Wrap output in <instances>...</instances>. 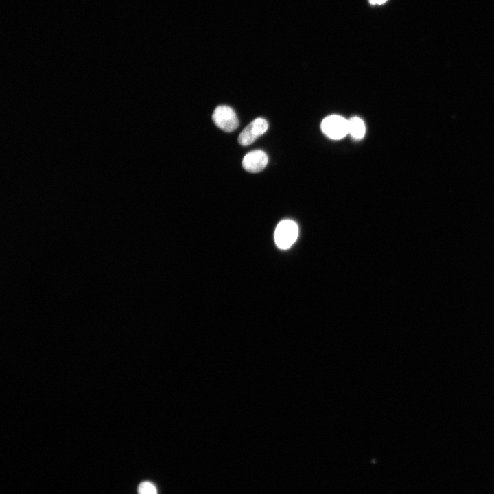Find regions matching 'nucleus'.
Returning <instances> with one entry per match:
<instances>
[{"label": "nucleus", "instance_id": "nucleus-1", "mask_svg": "<svg viewBox=\"0 0 494 494\" xmlns=\"http://www.w3.org/2000/svg\"><path fill=\"white\" fill-rule=\"evenodd\" d=\"M298 235L296 223L291 220H283L277 224L274 231L275 244L280 249H287L295 242Z\"/></svg>", "mask_w": 494, "mask_h": 494}, {"label": "nucleus", "instance_id": "nucleus-7", "mask_svg": "<svg viewBox=\"0 0 494 494\" xmlns=\"http://www.w3.org/2000/svg\"><path fill=\"white\" fill-rule=\"evenodd\" d=\"M139 494H157L155 486L150 482H141L138 487Z\"/></svg>", "mask_w": 494, "mask_h": 494}, {"label": "nucleus", "instance_id": "nucleus-5", "mask_svg": "<svg viewBox=\"0 0 494 494\" xmlns=\"http://www.w3.org/2000/svg\"><path fill=\"white\" fill-rule=\"evenodd\" d=\"M268 162V157L265 152L256 150L247 153L243 160V168L251 173H257L262 171Z\"/></svg>", "mask_w": 494, "mask_h": 494}, {"label": "nucleus", "instance_id": "nucleus-3", "mask_svg": "<svg viewBox=\"0 0 494 494\" xmlns=\"http://www.w3.org/2000/svg\"><path fill=\"white\" fill-rule=\"evenodd\" d=\"M321 128L329 138L340 139L349 133L348 120L339 115H331L322 121Z\"/></svg>", "mask_w": 494, "mask_h": 494}, {"label": "nucleus", "instance_id": "nucleus-4", "mask_svg": "<svg viewBox=\"0 0 494 494\" xmlns=\"http://www.w3.org/2000/svg\"><path fill=\"white\" fill-rule=\"evenodd\" d=\"M268 128V124L265 119L261 117L255 119L241 132L238 137L239 143L242 146L252 144L266 132Z\"/></svg>", "mask_w": 494, "mask_h": 494}, {"label": "nucleus", "instance_id": "nucleus-6", "mask_svg": "<svg viewBox=\"0 0 494 494\" xmlns=\"http://www.w3.org/2000/svg\"><path fill=\"white\" fill-rule=\"evenodd\" d=\"M349 133L356 139H360L365 134V126L363 121L357 117H353L348 120Z\"/></svg>", "mask_w": 494, "mask_h": 494}, {"label": "nucleus", "instance_id": "nucleus-2", "mask_svg": "<svg viewBox=\"0 0 494 494\" xmlns=\"http://www.w3.org/2000/svg\"><path fill=\"white\" fill-rule=\"evenodd\" d=\"M214 124L226 132H231L239 126V120L234 110L228 106L216 107L212 115Z\"/></svg>", "mask_w": 494, "mask_h": 494}, {"label": "nucleus", "instance_id": "nucleus-8", "mask_svg": "<svg viewBox=\"0 0 494 494\" xmlns=\"http://www.w3.org/2000/svg\"><path fill=\"white\" fill-rule=\"evenodd\" d=\"M369 3L372 5H382L387 1V0H368Z\"/></svg>", "mask_w": 494, "mask_h": 494}]
</instances>
